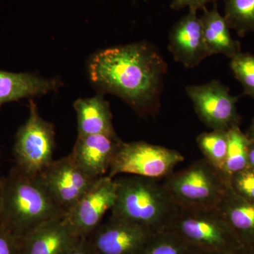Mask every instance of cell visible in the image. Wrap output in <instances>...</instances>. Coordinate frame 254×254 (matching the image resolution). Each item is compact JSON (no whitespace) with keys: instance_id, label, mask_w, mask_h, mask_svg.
Wrapping results in <instances>:
<instances>
[{"instance_id":"22","label":"cell","mask_w":254,"mask_h":254,"mask_svg":"<svg viewBox=\"0 0 254 254\" xmlns=\"http://www.w3.org/2000/svg\"><path fill=\"white\" fill-rule=\"evenodd\" d=\"M190 247L168 230L153 234L137 254H187Z\"/></svg>"},{"instance_id":"2","label":"cell","mask_w":254,"mask_h":254,"mask_svg":"<svg viewBox=\"0 0 254 254\" xmlns=\"http://www.w3.org/2000/svg\"><path fill=\"white\" fill-rule=\"evenodd\" d=\"M39 177L16 166L4 178V209L0 225L20 239L45 222L64 216Z\"/></svg>"},{"instance_id":"19","label":"cell","mask_w":254,"mask_h":254,"mask_svg":"<svg viewBox=\"0 0 254 254\" xmlns=\"http://www.w3.org/2000/svg\"><path fill=\"white\" fill-rule=\"evenodd\" d=\"M228 148L226 161L222 173L230 180V177L249 168V138L243 134L238 126L227 131Z\"/></svg>"},{"instance_id":"21","label":"cell","mask_w":254,"mask_h":254,"mask_svg":"<svg viewBox=\"0 0 254 254\" xmlns=\"http://www.w3.org/2000/svg\"><path fill=\"white\" fill-rule=\"evenodd\" d=\"M197 143L209 163L219 170H223L226 161L228 137L227 131L213 130L197 137Z\"/></svg>"},{"instance_id":"1","label":"cell","mask_w":254,"mask_h":254,"mask_svg":"<svg viewBox=\"0 0 254 254\" xmlns=\"http://www.w3.org/2000/svg\"><path fill=\"white\" fill-rule=\"evenodd\" d=\"M90 78L141 114L159 108L167 64L153 45L135 43L102 50L91 58Z\"/></svg>"},{"instance_id":"31","label":"cell","mask_w":254,"mask_h":254,"mask_svg":"<svg viewBox=\"0 0 254 254\" xmlns=\"http://www.w3.org/2000/svg\"><path fill=\"white\" fill-rule=\"evenodd\" d=\"M187 254H213L204 251L197 250V249L190 248V252Z\"/></svg>"},{"instance_id":"13","label":"cell","mask_w":254,"mask_h":254,"mask_svg":"<svg viewBox=\"0 0 254 254\" xmlns=\"http://www.w3.org/2000/svg\"><path fill=\"white\" fill-rule=\"evenodd\" d=\"M121 140L105 134L78 136L69 155L83 173L92 178L106 176Z\"/></svg>"},{"instance_id":"26","label":"cell","mask_w":254,"mask_h":254,"mask_svg":"<svg viewBox=\"0 0 254 254\" xmlns=\"http://www.w3.org/2000/svg\"><path fill=\"white\" fill-rule=\"evenodd\" d=\"M219 0H173L170 8L175 11L188 8L189 10H194L198 11V10L203 9L206 7V5L209 3H216Z\"/></svg>"},{"instance_id":"28","label":"cell","mask_w":254,"mask_h":254,"mask_svg":"<svg viewBox=\"0 0 254 254\" xmlns=\"http://www.w3.org/2000/svg\"><path fill=\"white\" fill-rule=\"evenodd\" d=\"M248 164L249 168L254 170V139L249 138Z\"/></svg>"},{"instance_id":"27","label":"cell","mask_w":254,"mask_h":254,"mask_svg":"<svg viewBox=\"0 0 254 254\" xmlns=\"http://www.w3.org/2000/svg\"><path fill=\"white\" fill-rule=\"evenodd\" d=\"M64 254H97L86 237H82L73 247Z\"/></svg>"},{"instance_id":"16","label":"cell","mask_w":254,"mask_h":254,"mask_svg":"<svg viewBox=\"0 0 254 254\" xmlns=\"http://www.w3.org/2000/svg\"><path fill=\"white\" fill-rule=\"evenodd\" d=\"M203 38L210 56L222 54L232 59L241 53L240 42L230 34V28L224 16L219 12L216 3L213 9L203 8L200 16Z\"/></svg>"},{"instance_id":"7","label":"cell","mask_w":254,"mask_h":254,"mask_svg":"<svg viewBox=\"0 0 254 254\" xmlns=\"http://www.w3.org/2000/svg\"><path fill=\"white\" fill-rule=\"evenodd\" d=\"M29 109L28 120L16 134L14 153L16 168L28 175L38 176L54 160L55 128L41 118L32 100Z\"/></svg>"},{"instance_id":"30","label":"cell","mask_w":254,"mask_h":254,"mask_svg":"<svg viewBox=\"0 0 254 254\" xmlns=\"http://www.w3.org/2000/svg\"><path fill=\"white\" fill-rule=\"evenodd\" d=\"M235 254H254V247L243 246Z\"/></svg>"},{"instance_id":"5","label":"cell","mask_w":254,"mask_h":254,"mask_svg":"<svg viewBox=\"0 0 254 254\" xmlns=\"http://www.w3.org/2000/svg\"><path fill=\"white\" fill-rule=\"evenodd\" d=\"M163 186L177 207L218 209L230 188V180L206 159L165 177Z\"/></svg>"},{"instance_id":"10","label":"cell","mask_w":254,"mask_h":254,"mask_svg":"<svg viewBox=\"0 0 254 254\" xmlns=\"http://www.w3.org/2000/svg\"><path fill=\"white\" fill-rule=\"evenodd\" d=\"M115 179L108 175L98 179L64 217L79 237H87L103 222L116 200Z\"/></svg>"},{"instance_id":"8","label":"cell","mask_w":254,"mask_h":254,"mask_svg":"<svg viewBox=\"0 0 254 254\" xmlns=\"http://www.w3.org/2000/svg\"><path fill=\"white\" fill-rule=\"evenodd\" d=\"M186 92L198 118L209 128L227 131L238 126V97L230 94L220 81L213 80L199 86H187Z\"/></svg>"},{"instance_id":"17","label":"cell","mask_w":254,"mask_h":254,"mask_svg":"<svg viewBox=\"0 0 254 254\" xmlns=\"http://www.w3.org/2000/svg\"><path fill=\"white\" fill-rule=\"evenodd\" d=\"M77 114L78 135L105 134L117 136L109 103L101 95L75 102Z\"/></svg>"},{"instance_id":"12","label":"cell","mask_w":254,"mask_h":254,"mask_svg":"<svg viewBox=\"0 0 254 254\" xmlns=\"http://www.w3.org/2000/svg\"><path fill=\"white\" fill-rule=\"evenodd\" d=\"M169 50L175 60L186 68L195 67L210 56L197 11L189 10L175 23L169 35Z\"/></svg>"},{"instance_id":"6","label":"cell","mask_w":254,"mask_h":254,"mask_svg":"<svg viewBox=\"0 0 254 254\" xmlns=\"http://www.w3.org/2000/svg\"><path fill=\"white\" fill-rule=\"evenodd\" d=\"M184 160L180 152L165 147L143 141H121L107 175L113 179L120 175H130L160 180L173 173Z\"/></svg>"},{"instance_id":"24","label":"cell","mask_w":254,"mask_h":254,"mask_svg":"<svg viewBox=\"0 0 254 254\" xmlns=\"http://www.w3.org/2000/svg\"><path fill=\"white\" fill-rule=\"evenodd\" d=\"M230 187L235 193L254 202V170L247 168L230 178Z\"/></svg>"},{"instance_id":"15","label":"cell","mask_w":254,"mask_h":254,"mask_svg":"<svg viewBox=\"0 0 254 254\" xmlns=\"http://www.w3.org/2000/svg\"><path fill=\"white\" fill-rule=\"evenodd\" d=\"M218 210L242 245L254 247V202L237 194L230 187Z\"/></svg>"},{"instance_id":"25","label":"cell","mask_w":254,"mask_h":254,"mask_svg":"<svg viewBox=\"0 0 254 254\" xmlns=\"http://www.w3.org/2000/svg\"><path fill=\"white\" fill-rule=\"evenodd\" d=\"M0 254H21V239L0 225Z\"/></svg>"},{"instance_id":"32","label":"cell","mask_w":254,"mask_h":254,"mask_svg":"<svg viewBox=\"0 0 254 254\" xmlns=\"http://www.w3.org/2000/svg\"><path fill=\"white\" fill-rule=\"evenodd\" d=\"M248 138H251V139H254V119L250 128V137H248Z\"/></svg>"},{"instance_id":"23","label":"cell","mask_w":254,"mask_h":254,"mask_svg":"<svg viewBox=\"0 0 254 254\" xmlns=\"http://www.w3.org/2000/svg\"><path fill=\"white\" fill-rule=\"evenodd\" d=\"M230 68L243 86L245 94L254 100V55L241 52L232 58Z\"/></svg>"},{"instance_id":"11","label":"cell","mask_w":254,"mask_h":254,"mask_svg":"<svg viewBox=\"0 0 254 254\" xmlns=\"http://www.w3.org/2000/svg\"><path fill=\"white\" fill-rule=\"evenodd\" d=\"M153 234L136 224L110 216L86 238L97 254H137Z\"/></svg>"},{"instance_id":"29","label":"cell","mask_w":254,"mask_h":254,"mask_svg":"<svg viewBox=\"0 0 254 254\" xmlns=\"http://www.w3.org/2000/svg\"><path fill=\"white\" fill-rule=\"evenodd\" d=\"M4 178L0 179V223L4 209Z\"/></svg>"},{"instance_id":"18","label":"cell","mask_w":254,"mask_h":254,"mask_svg":"<svg viewBox=\"0 0 254 254\" xmlns=\"http://www.w3.org/2000/svg\"><path fill=\"white\" fill-rule=\"evenodd\" d=\"M55 80L46 79L31 73L0 71V107L28 97L46 94L58 88Z\"/></svg>"},{"instance_id":"4","label":"cell","mask_w":254,"mask_h":254,"mask_svg":"<svg viewBox=\"0 0 254 254\" xmlns=\"http://www.w3.org/2000/svg\"><path fill=\"white\" fill-rule=\"evenodd\" d=\"M166 230L190 248L213 254H235L243 247L218 209L175 206Z\"/></svg>"},{"instance_id":"14","label":"cell","mask_w":254,"mask_h":254,"mask_svg":"<svg viewBox=\"0 0 254 254\" xmlns=\"http://www.w3.org/2000/svg\"><path fill=\"white\" fill-rule=\"evenodd\" d=\"M64 215L42 224L21 238V254H64L76 245L81 237Z\"/></svg>"},{"instance_id":"9","label":"cell","mask_w":254,"mask_h":254,"mask_svg":"<svg viewBox=\"0 0 254 254\" xmlns=\"http://www.w3.org/2000/svg\"><path fill=\"white\" fill-rule=\"evenodd\" d=\"M38 177L64 214L77 203L98 180L83 173L69 155L53 160Z\"/></svg>"},{"instance_id":"3","label":"cell","mask_w":254,"mask_h":254,"mask_svg":"<svg viewBox=\"0 0 254 254\" xmlns=\"http://www.w3.org/2000/svg\"><path fill=\"white\" fill-rule=\"evenodd\" d=\"M158 180L133 175L115 179L116 200L110 216L153 233L166 230L175 205Z\"/></svg>"},{"instance_id":"20","label":"cell","mask_w":254,"mask_h":254,"mask_svg":"<svg viewBox=\"0 0 254 254\" xmlns=\"http://www.w3.org/2000/svg\"><path fill=\"white\" fill-rule=\"evenodd\" d=\"M224 17L240 36L254 32V0H225Z\"/></svg>"}]
</instances>
